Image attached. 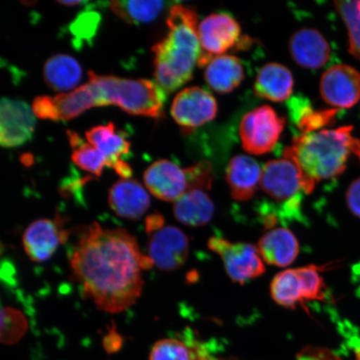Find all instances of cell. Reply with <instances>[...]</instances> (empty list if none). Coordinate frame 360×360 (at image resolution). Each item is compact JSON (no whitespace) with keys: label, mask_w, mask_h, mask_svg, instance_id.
<instances>
[{"label":"cell","mask_w":360,"mask_h":360,"mask_svg":"<svg viewBox=\"0 0 360 360\" xmlns=\"http://www.w3.org/2000/svg\"><path fill=\"white\" fill-rule=\"evenodd\" d=\"M70 265L83 295L102 311L119 314L137 302L142 271L154 264L127 231L93 223L76 245Z\"/></svg>","instance_id":"cell-1"},{"label":"cell","mask_w":360,"mask_h":360,"mask_svg":"<svg viewBox=\"0 0 360 360\" xmlns=\"http://www.w3.org/2000/svg\"><path fill=\"white\" fill-rule=\"evenodd\" d=\"M352 126L300 134L285 148L283 156L294 161L302 178L303 191L311 193L316 184L344 172L351 154L360 159V141Z\"/></svg>","instance_id":"cell-2"},{"label":"cell","mask_w":360,"mask_h":360,"mask_svg":"<svg viewBox=\"0 0 360 360\" xmlns=\"http://www.w3.org/2000/svg\"><path fill=\"white\" fill-rule=\"evenodd\" d=\"M167 25L168 35L153 48L156 83L166 94L192 79L202 53L198 16L192 8H171Z\"/></svg>","instance_id":"cell-3"},{"label":"cell","mask_w":360,"mask_h":360,"mask_svg":"<svg viewBox=\"0 0 360 360\" xmlns=\"http://www.w3.org/2000/svg\"><path fill=\"white\" fill-rule=\"evenodd\" d=\"M86 84L92 108L116 105L128 114L160 118L166 94L156 82L129 79L89 72Z\"/></svg>","instance_id":"cell-4"},{"label":"cell","mask_w":360,"mask_h":360,"mask_svg":"<svg viewBox=\"0 0 360 360\" xmlns=\"http://www.w3.org/2000/svg\"><path fill=\"white\" fill-rule=\"evenodd\" d=\"M285 128V119L269 105L247 112L240 125L242 146L249 154L263 155L277 145Z\"/></svg>","instance_id":"cell-5"},{"label":"cell","mask_w":360,"mask_h":360,"mask_svg":"<svg viewBox=\"0 0 360 360\" xmlns=\"http://www.w3.org/2000/svg\"><path fill=\"white\" fill-rule=\"evenodd\" d=\"M208 247L221 258L224 269L233 282L243 285L265 272L264 260L257 246L212 237L208 241Z\"/></svg>","instance_id":"cell-6"},{"label":"cell","mask_w":360,"mask_h":360,"mask_svg":"<svg viewBox=\"0 0 360 360\" xmlns=\"http://www.w3.org/2000/svg\"><path fill=\"white\" fill-rule=\"evenodd\" d=\"M202 49L198 66L205 67L214 57L223 56L238 41L241 27L227 13H212L198 27Z\"/></svg>","instance_id":"cell-7"},{"label":"cell","mask_w":360,"mask_h":360,"mask_svg":"<svg viewBox=\"0 0 360 360\" xmlns=\"http://www.w3.org/2000/svg\"><path fill=\"white\" fill-rule=\"evenodd\" d=\"M260 187L278 202L297 205L303 191L302 178L295 162L289 158L272 160L262 168Z\"/></svg>","instance_id":"cell-8"},{"label":"cell","mask_w":360,"mask_h":360,"mask_svg":"<svg viewBox=\"0 0 360 360\" xmlns=\"http://www.w3.org/2000/svg\"><path fill=\"white\" fill-rule=\"evenodd\" d=\"M143 181L153 195L167 202H174L193 190L191 167L180 168L169 160L153 163L143 174Z\"/></svg>","instance_id":"cell-9"},{"label":"cell","mask_w":360,"mask_h":360,"mask_svg":"<svg viewBox=\"0 0 360 360\" xmlns=\"http://www.w3.org/2000/svg\"><path fill=\"white\" fill-rule=\"evenodd\" d=\"M217 112L215 98L198 86L184 89L175 96L171 107L175 122L186 131L210 122Z\"/></svg>","instance_id":"cell-10"},{"label":"cell","mask_w":360,"mask_h":360,"mask_svg":"<svg viewBox=\"0 0 360 360\" xmlns=\"http://www.w3.org/2000/svg\"><path fill=\"white\" fill-rule=\"evenodd\" d=\"M319 90L328 105L349 109L360 101V73L349 65L332 66L322 75Z\"/></svg>","instance_id":"cell-11"},{"label":"cell","mask_w":360,"mask_h":360,"mask_svg":"<svg viewBox=\"0 0 360 360\" xmlns=\"http://www.w3.org/2000/svg\"><path fill=\"white\" fill-rule=\"evenodd\" d=\"M188 238L181 229L165 226L151 233L148 258L163 271H173L186 264L188 256Z\"/></svg>","instance_id":"cell-12"},{"label":"cell","mask_w":360,"mask_h":360,"mask_svg":"<svg viewBox=\"0 0 360 360\" xmlns=\"http://www.w3.org/2000/svg\"><path fill=\"white\" fill-rule=\"evenodd\" d=\"M33 110L25 102L4 98L0 106V143L17 147L33 136L35 118Z\"/></svg>","instance_id":"cell-13"},{"label":"cell","mask_w":360,"mask_h":360,"mask_svg":"<svg viewBox=\"0 0 360 360\" xmlns=\"http://www.w3.org/2000/svg\"><path fill=\"white\" fill-rule=\"evenodd\" d=\"M67 236L58 220L38 219L26 229L22 245L31 260L44 262L51 258L58 247L67 240Z\"/></svg>","instance_id":"cell-14"},{"label":"cell","mask_w":360,"mask_h":360,"mask_svg":"<svg viewBox=\"0 0 360 360\" xmlns=\"http://www.w3.org/2000/svg\"><path fill=\"white\" fill-rule=\"evenodd\" d=\"M87 141L106 157L109 167L122 179L131 176L132 170L121 157L128 155L130 143L122 134L116 131L115 125L109 123L89 129L85 134Z\"/></svg>","instance_id":"cell-15"},{"label":"cell","mask_w":360,"mask_h":360,"mask_svg":"<svg viewBox=\"0 0 360 360\" xmlns=\"http://www.w3.org/2000/svg\"><path fill=\"white\" fill-rule=\"evenodd\" d=\"M109 205L114 212L129 220L141 219L150 206L146 188L136 180L122 179L110 190Z\"/></svg>","instance_id":"cell-16"},{"label":"cell","mask_w":360,"mask_h":360,"mask_svg":"<svg viewBox=\"0 0 360 360\" xmlns=\"http://www.w3.org/2000/svg\"><path fill=\"white\" fill-rule=\"evenodd\" d=\"M289 49L292 60L305 69H319L326 65L330 58V44L323 35L314 29L296 31L290 39Z\"/></svg>","instance_id":"cell-17"},{"label":"cell","mask_w":360,"mask_h":360,"mask_svg":"<svg viewBox=\"0 0 360 360\" xmlns=\"http://www.w3.org/2000/svg\"><path fill=\"white\" fill-rule=\"evenodd\" d=\"M262 168L253 158L238 155L233 157L226 169V181L233 199L245 202L252 199L260 186Z\"/></svg>","instance_id":"cell-18"},{"label":"cell","mask_w":360,"mask_h":360,"mask_svg":"<svg viewBox=\"0 0 360 360\" xmlns=\"http://www.w3.org/2000/svg\"><path fill=\"white\" fill-rule=\"evenodd\" d=\"M258 250L264 262L277 267H287L298 257L300 244L290 229H269L260 238Z\"/></svg>","instance_id":"cell-19"},{"label":"cell","mask_w":360,"mask_h":360,"mask_svg":"<svg viewBox=\"0 0 360 360\" xmlns=\"http://www.w3.org/2000/svg\"><path fill=\"white\" fill-rule=\"evenodd\" d=\"M294 84V77L287 67L278 63H269L259 71L254 89L258 97L278 103L289 100Z\"/></svg>","instance_id":"cell-20"},{"label":"cell","mask_w":360,"mask_h":360,"mask_svg":"<svg viewBox=\"0 0 360 360\" xmlns=\"http://www.w3.org/2000/svg\"><path fill=\"white\" fill-rule=\"evenodd\" d=\"M205 79L207 84L216 93H231L244 80V66L236 56H216L205 66Z\"/></svg>","instance_id":"cell-21"},{"label":"cell","mask_w":360,"mask_h":360,"mask_svg":"<svg viewBox=\"0 0 360 360\" xmlns=\"http://www.w3.org/2000/svg\"><path fill=\"white\" fill-rule=\"evenodd\" d=\"M214 214V205L205 191L193 188L174 202V214L179 222L190 227L209 224Z\"/></svg>","instance_id":"cell-22"},{"label":"cell","mask_w":360,"mask_h":360,"mask_svg":"<svg viewBox=\"0 0 360 360\" xmlns=\"http://www.w3.org/2000/svg\"><path fill=\"white\" fill-rule=\"evenodd\" d=\"M44 77L49 87L56 91H67L77 86L82 78V69L73 57L56 55L45 63Z\"/></svg>","instance_id":"cell-23"},{"label":"cell","mask_w":360,"mask_h":360,"mask_svg":"<svg viewBox=\"0 0 360 360\" xmlns=\"http://www.w3.org/2000/svg\"><path fill=\"white\" fill-rule=\"evenodd\" d=\"M270 294L274 302L282 307L295 309L304 304V286L298 270L289 269L277 274L270 285Z\"/></svg>","instance_id":"cell-24"},{"label":"cell","mask_w":360,"mask_h":360,"mask_svg":"<svg viewBox=\"0 0 360 360\" xmlns=\"http://www.w3.org/2000/svg\"><path fill=\"white\" fill-rule=\"evenodd\" d=\"M164 1H112L110 8L120 19L139 25L156 19L164 10Z\"/></svg>","instance_id":"cell-25"},{"label":"cell","mask_w":360,"mask_h":360,"mask_svg":"<svg viewBox=\"0 0 360 360\" xmlns=\"http://www.w3.org/2000/svg\"><path fill=\"white\" fill-rule=\"evenodd\" d=\"M68 135L73 148L72 160L74 163L86 172L101 176L103 169L106 166L109 167L106 157L91 143L84 142L78 134L69 131Z\"/></svg>","instance_id":"cell-26"},{"label":"cell","mask_w":360,"mask_h":360,"mask_svg":"<svg viewBox=\"0 0 360 360\" xmlns=\"http://www.w3.org/2000/svg\"><path fill=\"white\" fill-rule=\"evenodd\" d=\"M335 6L347 27L349 52L360 60V1H336Z\"/></svg>","instance_id":"cell-27"},{"label":"cell","mask_w":360,"mask_h":360,"mask_svg":"<svg viewBox=\"0 0 360 360\" xmlns=\"http://www.w3.org/2000/svg\"><path fill=\"white\" fill-rule=\"evenodd\" d=\"M336 112L338 110L334 109L314 111L310 106L306 105V103L301 105V108L292 103L291 108L292 118H295L303 134L315 132V130L330 124L335 119Z\"/></svg>","instance_id":"cell-28"},{"label":"cell","mask_w":360,"mask_h":360,"mask_svg":"<svg viewBox=\"0 0 360 360\" xmlns=\"http://www.w3.org/2000/svg\"><path fill=\"white\" fill-rule=\"evenodd\" d=\"M191 346L177 339H164L153 346L150 360H193Z\"/></svg>","instance_id":"cell-29"},{"label":"cell","mask_w":360,"mask_h":360,"mask_svg":"<svg viewBox=\"0 0 360 360\" xmlns=\"http://www.w3.org/2000/svg\"><path fill=\"white\" fill-rule=\"evenodd\" d=\"M321 269L314 264L297 269L303 283L305 301L326 300V287L321 274Z\"/></svg>","instance_id":"cell-30"},{"label":"cell","mask_w":360,"mask_h":360,"mask_svg":"<svg viewBox=\"0 0 360 360\" xmlns=\"http://www.w3.org/2000/svg\"><path fill=\"white\" fill-rule=\"evenodd\" d=\"M27 328L26 319L16 310L6 308L2 311V340L13 343L25 334Z\"/></svg>","instance_id":"cell-31"},{"label":"cell","mask_w":360,"mask_h":360,"mask_svg":"<svg viewBox=\"0 0 360 360\" xmlns=\"http://www.w3.org/2000/svg\"><path fill=\"white\" fill-rule=\"evenodd\" d=\"M297 360H341L326 349L307 347L298 355Z\"/></svg>","instance_id":"cell-32"},{"label":"cell","mask_w":360,"mask_h":360,"mask_svg":"<svg viewBox=\"0 0 360 360\" xmlns=\"http://www.w3.org/2000/svg\"><path fill=\"white\" fill-rule=\"evenodd\" d=\"M346 200L351 212L360 218V178L350 184Z\"/></svg>","instance_id":"cell-33"},{"label":"cell","mask_w":360,"mask_h":360,"mask_svg":"<svg viewBox=\"0 0 360 360\" xmlns=\"http://www.w3.org/2000/svg\"><path fill=\"white\" fill-rule=\"evenodd\" d=\"M164 219L160 214H154L148 217L146 220V231L148 235L163 228Z\"/></svg>","instance_id":"cell-34"},{"label":"cell","mask_w":360,"mask_h":360,"mask_svg":"<svg viewBox=\"0 0 360 360\" xmlns=\"http://www.w3.org/2000/svg\"><path fill=\"white\" fill-rule=\"evenodd\" d=\"M121 344H122V340H121L120 336L117 333H115L114 335L111 334L106 336L105 341H103V345H105V348L109 353L115 352V351L119 350L121 347Z\"/></svg>","instance_id":"cell-35"},{"label":"cell","mask_w":360,"mask_h":360,"mask_svg":"<svg viewBox=\"0 0 360 360\" xmlns=\"http://www.w3.org/2000/svg\"><path fill=\"white\" fill-rule=\"evenodd\" d=\"M58 3H60V4H63V6H78V4H82L85 2L84 1H79V0H77V1H58Z\"/></svg>","instance_id":"cell-36"}]
</instances>
